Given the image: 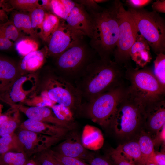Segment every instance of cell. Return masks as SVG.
Here are the masks:
<instances>
[{"label":"cell","instance_id":"cell-1","mask_svg":"<svg viewBox=\"0 0 165 165\" xmlns=\"http://www.w3.org/2000/svg\"><path fill=\"white\" fill-rule=\"evenodd\" d=\"M125 68L111 60L97 58L90 64L74 85L86 102L124 84Z\"/></svg>","mask_w":165,"mask_h":165},{"label":"cell","instance_id":"cell-2","mask_svg":"<svg viewBox=\"0 0 165 165\" xmlns=\"http://www.w3.org/2000/svg\"><path fill=\"white\" fill-rule=\"evenodd\" d=\"M145 105L128 90L119 102L110 127L119 138L127 141L136 139L144 129Z\"/></svg>","mask_w":165,"mask_h":165},{"label":"cell","instance_id":"cell-3","mask_svg":"<svg viewBox=\"0 0 165 165\" xmlns=\"http://www.w3.org/2000/svg\"><path fill=\"white\" fill-rule=\"evenodd\" d=\"M89 13L92 24L89 45L100 59L111 60L117 45L119 33L117 13L114 2L109 8Z\"/></svg>","mask_w":165,"mask_h":165},{"label":"cell","instance_id":"cell-4","mask_svg":"<svg viewBox=\"0 0 165 165\" xmlns=\"http://www.w3.org/2000/svg\"><path fill=\"white\" fill-rule=\"evenodd\" d=\"M39 100L52 104L55 103L67 108L72 113L80 109L82 99L75 86L57 74L53 69L46 70L38 85Z\"/></svg>","mask_w":165,"mask_h":165},{"label":"cell","instance_id":"cell-5","mask_svg":"<svg viewBox=\"0 0 165 165\" xmlns=\"http://www.w3.org/2000/svg\"><path fill=\"white\" fill-rule=\"evenodd\" d=\"M97 53L83 40L56 58L54 70L73 85L87 66L97 59Z\"/></svg>","mask_w":165,"mask_h":165},{"label":"cell","instance_id":"cell-6","mask_svg":"<svg viewBox=\"0 0 165 165\" xmlns=\"http://www.w3.org/2000/svg\"><path fill=\"white\" fill-rule=\"evenodd\" d=\"M125 79L130 82L129 92L146 105L164 99L165 89L155 77L152 68L125 67Z\"/></svg>","mask_w":165,"mask_h":165},{"label":"cell","instance_id":"cell-7","mask_svg":"<svg viewBox=\"0 0 165 165\" xmlns=\"http://www.w3.org/2000/svg\"><path fill=\"white\" fill-rule=\"evenodd\" d=\"M138 33L157 55L165 52V21L159 13L128 8Z\"/></svg>","mask_w":165,"mask_h":165},{"label":"cell","instance_id":"cell-8","mask_svg":"<svg viewBox=\"0 0 165 165\" xmlns=\"http://www.w3.org/2000/svg\"><path fill=\"white\" fill-rule=\"evenodd\" d=\"M127 88L123 84L83 104L86 116L102 127H110L117 106Z\"/></svg>","mask_w":165,"mask_h":165},{"label":"cell","instance_id":"cell-9","mask_svg":"<svg viewBox=\"0 0 165 165\" xmlns=\"http://www.w3.org/2000/svg\"><path fill=\"white\" fill-rule=\"evenodd\" d=\"M118 24L119 33L116 46L113 56L114 61L125 67L131 64L130 53L138 31L130 12L119 0L114 2Z\"/></svg>","mask_w":165,"mask_h":165},{"label":"cell","instance_id":"cell-10","mask_svg":"<svg viewBox=\"0 0 165 165\" xmlns=\"http://www.w3.org/2000/svg\"><path fill=\"white\" fill-rule=\"evenodd\" d=\"M39 83L37 75L33 73L22 74L0 95V100L11 106L24 104L35 94Z\"/></svg>","mask_w":165,"mask_h":165},{"label":"cell","instance_id":"cell-11","mask_svg":"<svg viewBox=\"0 0 165 165\" xmlns=\"http://www.w3.org/2000/svg\"><path fill=\"white\" fill-rule=\"evenodd\" d=\"M48 42L47 56L56 58L66 50L83 40L82 32L69 26L62 19Z\"/></svg>","mask_w":165,"mask_h":165},{"label":"cell","instance_id":"cell-12","mask_svg":"<svg viewBox=\"0 0 165 165\" xmlns=\"http://www.w3.org/2000/svg\"><path fill=\"white\" fill-rule=\"evenodd\" d=\"M17 135L23 153L27 156L47 150L62 139L24 130H21Z\"/></svg>","mask_w":165,"mask_h":165},{"label":"cell","instance_id":"cell-13","mask_svg":"<svg viewBox=\"0 0 165 165\" xmlns=\"http://www.w3.org/2000/svg\"><path fill=\"white\" fill-rule=\"evenodd\" d=\"M23 113L28 119L51 124L68 129L73 128L71 122L61 120L55 115L53 110L47 107H27L23 105H12Z\"/></svg>","mask_w":165,"mask_h":165},{"label":"cell","instance_id":"cell-14","mask_svg":"<svg viewBox=\"0 0 165 165\" xmlns=\"http://www.w3.org/2000/svg\"><path fill=\"white\" fill-rule=\"evenodd\" d=\"M146 118L144 130L153 138L165 124V100L145 106Z\"/></svg>","mask_w":165,"mask_h":165},{"label":"cell","instance_id":"cell-15","mask_svg":"<svg viewBox=\"0 0 165 165\" xmlns=\"http://www.w3.org/2000/svg\"><path fill=\"white\" fill-rule=\"evenodd\" d=\"M55 151L64 156L79 159L84 161L93 154L87 151L79 136L75 133L68 135L57 146Z\"/></svg>","mask_w":165,"mask_h":165},{"label":"cell","instance_id":"cell-16","mask_svg":"<svg viewBox=\"0 0 165 165\" xmlns=\"http://www.w3.org/2000/svg\"><path fill=\"white\" fill-rule=\"evenodd\" d=\"M64 20L69 26L82 32L90 38L92 30L91 18L82 5L76 2Z\"/></svg>","mask_w":165,"mask_h":165},{"label":"cell","instance_id":"cell-17","mask_svg":"<svg viewBox=\"0 0 165 165\" xmlns=\"http://www.w3.org/2000/svg\"><path fill=\"white\" fill-rule=\"evenodd\" d=\"M22 74L19 66L0 56V95L6 91Z\"/></svg>","mask_w":165,"mask_h":165},{"label":"cell","instance_id":"cell-18","mask_svg":"<svg viewBox=\"0 0 165 165\" xmlns=\"http://www.w3.org/2000/svg\"><path fill=\"white\" fill-rule=\"evenodd\" d=\"M19 127L21 130L61 138L65 137L70 130L62 127L28 119L20 124Z\"/></svg>","mask_w":165,"mask_h":165},{"label":"cell","instance_id":"cell-19","mask_svg":"<svg viewBox=\"0 0 165 165\" xmlns=\"http://www.w3.org/2000/svg\"><path fill=\"white\" fill-rule=\"evenodd\" d=\"M150 46L145 39L138 33L130 51V57L137 68H143L150 62L152 57Z\"/></svg>","mask_w":165,"mask_h":165},{"label":"cell","instance_id":"cell-20","mask_svg":"<svg viewBox=\"0 0 165 165\" xmlns=\"http://www.w3.org/2000/svg\"><path fill=\"white\" fill-rule=\"evenodd\" d=\"M47 50L46 46L24 56L19 65L22 74L32 73L40 68L47 57Z\"/></svg>","mask_w":165,"mask_h":165},{"label":"cell","instance_id":"cell-21","mask_svg":"<svg viewBox=\"0 0 165 165\" xmlns=\"http://www.w3.org/2000/svg\"><path fill=\"white\" fill-rule=\"evenodd\" d=\"M116 148L136 165H142V156L137 138L120 144Z\"/></svg>","mask_w":165,"mask_h":165},{"label":"cell","instance_id":"cell-22","mask_svg":"<svg viewBox=\"0 0 165 165\" xmlns=\"http://www.w3.org/2000/svg\"><path fill=\"white\" fill-rule=\"evenodd\" d=\"M60 20L52 13L46 12L42 26L37 33L38 36L48 43L52 34L57 28Z\"/></svg>","mask_w":165,"mask_h":165},{"label":"cell","instance_id":"cell-23","mask_svg":"<svg viewBox=\"0 0 165 165\" xmlns=\"http://www.w3.org/2000/svg\"><path fill=\"white\" fill-rule=\"evenodd\" d=\"M137 139L142 155V165H144L148 160L152 159L155 145L151 136L144 129L141 131Z\"/></svg>","mask_w":165,"mask_h":165},{"label":"cell","instance_id":"cell-24","mask_svg":"<svg viewBox=\"0 0 165 165\" xmlns=\"http://www.w3.org/2000/svg\"><path fill=\"white\" fill-rule=\"evenodd\" d=\"M13 17L12 21L20 31H22L33 38H37L38 37L31 27L29 14L19 12L15 13Z\"/></svg>","mask_w":165,"mask_h":165},{"label":"cell","instance_id":"cell-25","mask_svg":"<svg viewBox=\"0 0 165 165\" xmlns=\"http://www.w3.org/2000/svg\"><path fill=\"white\" fill-rule=\"evenodd\" d=\"M76 3L70 0H51L52 13L59 18L65 20Z\"/></svg>","mask_w":165,"mask_h":165},{"label":"cell","instance_id":"cell-26","mask_svg":"<svg viewBox=\"0 0 165 165\" xmlns=\"http://www.w3.org/2000/svg\"><path fill=\"white\" fill-rule=\"evenodd\" d=\"M13 150L23 152L17 134L13 133L0 138V156Z\"/></svg>","mask_w":165,"mask_h":165},{"label":"cell","instance_id":"cell-27","mask_svg":"<svg viewBox=\"0 0 165 165\" xmlns=\"http://www.w3.org/2000/svg\"><path fill=\"white\" fill-rule=\"evenodd\" d=\"M28 161L21 152H9L0 156V165H25Z\"/></svg>","mask_w":165,"mask_h":165},{"label":"cell","instance_id":"cell-28","mask_svg":"<svg viewBox=\"0 0 165 165\" xmlns=\"http://www.w3.org/2000/svg\"><path fill=\"white\" fill-rule=\"evenodd\" d=\"M154 75L162 87L165 89V54L161 53L157 55L154 62Z\"/></svg>","mask_w":165,"mask_h":165},{"label":"cell","instance_id":"cell-29","mask_svg":"<svg viewBox=\"0 0 165 165\" xmlns=\"http://www.w3.org/2000/svg\"><path fill=\"white\" fill-rule=\"evenodd\" d=\"M15 48L18 53L24 57L38 50V44L35 40L29 38H21L16 41Z\"/></svg>","mask_w":165,"mask_h":165},{"label":"cell","instance_id":"cell-30","mask_svg":"<svg viewBox=\"0 0 165 165\" xmlns=\"http://www.w3.org/2000/svg\"><path fill=\"white\" fill-rule=\"evenodd\" d=\"M0 35L14 41H17L21 38L20 31L13 21L9 20L0 25Z\"/></svg>","mask_w":165,"mask_h":165},{"label":"cell","instance_id":"cell-31","mask_svg":"<svg viewBox=\"0 0 165 165\" xmlns=\"http://www.w3.org/2000/svg\"><path fill=\"white\" fill-rule=\"evenodd\" d=\"M19 112L18 109L11 117L4 122L0 126V138L13 133L15 130L19 126Z\"/></svg>","mask_w":165,"mask_h":165},{"label":"cell","instance_id":"cell-32","mask_svg":"<svg viewBox=\"0 0 165 165\" xmlns=\"http://www.w3.org/2000/svg\"><path fill=\"white\" fill-rule=\"evenodd\" d=\"M7 2L13 8L29 13L39 6L38 0H10Z\"/></svg>","mask_w":165,"mask_h":165},{"label":"cell","instance_id":"cell-33","mask_svg":"<svg viewBox=\"0 0 165 165\" xmlns=\"http://www.w3.org/2000/svg\"><path fill=\"white\" fill-rule=\"evenodd\" d=\"M107 158L114 165H136L133 162L121 154L116 148L110 149Z\"/></svg>","mask_w":165,"mask_h":165},{"label":"cell","instance_id":"cell-34","mask_svg":"<svg viewBox=\"0 0 165 165\" xmlns=\"http://www.w3.org/2000/svg\"><path fill=\"white\" fill-rule=\"evenodd\" d=\"M46 13L44 10L39 8L35 9L29 13L31 26L36 33L41 28Z\"/></svg>","mask_w":165,"mask_h":165},{"label":"cell","instance_id":"cell-35","mask_svg":"<svg viewBox=\"0 0 165 165\" xmlns=\"http://www.w3.org/2000/svg\"><path fill=\"white\" fill-rule=\"evenodd\" d=\"M38 165H60L61 162L54 156L51 150L47 149L42 152L37 158Z\"/></svg>","mask_w":165,"mask_h":165},{"label":"cell","instance_id":"cell-36","mask_svg":"<svg viewBox=\"0 0 165 165\" xmlns=\"http://www.w3.org/2000/svg\"><path fill=\"white\" fill-rule=\"evenodd\" d=\"M51 108L55 115L59 119L68 122L72 120V113L67 108L59 104L54 105Z\"/></svg>","mask_w":165,"mask_h":165},{"label":"cell","instance_id":"cell-37","mask_svg":"<svg viewBox=\"0 0 165 165\" xmlns=\"http://www.w3.org/2000/svg\"><path fill=\"white\" fill-rule=\"evenodd\" d=\"M51 151L55 157L64 165H90L80 159L65 156L55 151Z\"/></svg>","mask_w":165,"mask_h":165},{"label":"cell","instance_id":"cell-38","mask_svg":"<svg viewBox=\"0 0 165 165\" xmlns=\"http://www.w3.org/2000/svg\"><path fill=\"white\" fill-rule=\"evenodd\" d=\"M75 2L82 5L89 13L98 12L103 8L94 0H76Z\"/></svg>","mask_w":165,"mask_h":165},{"label":"cell","instance_id":"cell-39","mask_svg":"<svg viewBox=\"0 0 165 165\" xmlns=\"http://www.w3.org/2000/svg\"><path fill=\"white\" fill-rule=\"evenodd\" d=\"M85 162L90 165H114L107 158L96 156L93 154Z\"/></svg>","mask_w":165,"mask_h":165},{"label":"cell","instance_id":"cell-40","mask_svg":"<svg viewBox=\"0 0 165 165\" xmlns=\"http://www.w3.org/2000/svg\"><path fill=\"white\" fill-rule=\"evenodd\" d=\"M152 1L151 0H127L126 2L129 8L140 9L148 5Z\"/></svg>","mask_w":165,"mask_h":165},{"label":"cell","instance_id":"cell-41","mask_svg":"<svg viewBox=\"0 0 165 165\" xmlns=\"http://www.w3.org/2000/svg\"><path fill=\"white\" fill-rule=\"evenodd\" d=\"M154 142L155 147L159 146L162 144H165V124L160 130L152 138Z\"/></svg>","mask_w":165,"mask_h":165},{"label":"cell","instance_id":"cell-42","mask_svg":"<svg viewBox=\"0 0 165 165\" xmlns=\"http://www.w3.org/2000/svg\"><path fill=\"white\" fill-rule=\"evenodd\" d=\"M157 165H165V153L164 149L160 152L155 151L152 160Z\"/></svg>","mask_w":165,"mask_h":165},{"label":"cell","instance_id":"cell-43","mask_svg":"<svg viewBox=\"0 0 165 165\" xmlns=\"http://www.w3.org/2000/svg\"><path fill=\"white\" fill-rule=\"evenodd\" d=\"M152 7L153 11L158 13H165V0H156L152 4Z\"/></svg>","mask_w":165,"mask_h":165},{"label":"cell","instance_id":"cell-44","mask_svg":"<svg viewBox=\"0 0 165 165\" xmlns=\"http://www.w3.org/2000/svg\"><path fill=\"white\" fill-rule=\"evenodd\" d=\"M7 3L4 0H0V17L4 23L8 20L7 12L9 10Z\"/></svg>","mask_w":165,"mask_h":165},{"label":"cell","instance_id":"cell-45","mask_svg":"<svg viewBox=\"0 0 165 165\" xmlns=\"http://www.w3.org/2000/svg\"><path fill=\"white\" fill-rule=\"evenodd\" d=\"M13 43L10 40L0 35V50H7L11 48Z\"/></svg>","mask_w":165,"mask_h":165},{"label":"cell","instance_id":"cell-46","mask_svg":"<svg viewBox=\"0 0 165 165\" xmlns=\"http://www.w3.org/2000/svg\"><path fill=\"white\" fill-rule=\"evenodd\" d=\"M17 110L16 108L11 107L6 114L1 115L0 116V126L4 122L11 117Z\"/></svg>","mask_w":165,"mask_h":165},{"label":"cell","instance_id":"cell-47","mask_svg":"<svg viewBox=\"0 0 165 165\" xmlns=\"http://www.w3.org/2000/svg\"><path fill=\"white\" fill-rule=\"evenodd\" d=\"M51 1L50 0H39V8L42 9L45 11L52 13Z\"/></svg>","mask_w":165,"mask_h":165},{"label":"cell","instance_id":"cell-48","mask_svg":"<svg viewBox=\"0 0 165 165\" xmlns=\"http://www.w3.org/2000/svg\"><path fill=\"white\" fill-rule=\"evenodd\" d=\"M25 165H38L36 162L33 160H31L28 161Z\"/></svg>","mask_w":165,"mask_h":165},{"label":"cell","instance_id":"cell-49","mask_svg":"<svg viewBox=\"0 0 165 165\" xmlns=\"http://www.w3.org/2000/svg\"><path fill=\"white\" fill-rule=\"evenodd\" d=\"M144 165H157L153 161L151 160H148Z\"/></svg>","mask_w":165,"mask_h":165},{"label":"cell","instance_id":"cell-50","mask_svg":"<svg viewBox=\"0 0 165 165\" xmlns=\"http://www.w3.org/2000/svg\"><path fill=\"white\" fill-rule=\"evenodd\" d=\"M94 1L97 4L100 3H104L106 2H107L108 0H94Z\"/></svg>","mask_w":165,"mask_h":165},{"label":"cell","instance_id":"cell-51","mask_svg":"<svg viewBox=\"0 0 165 165\" xmlns=\"http://www.w3.org/2000/svg\"><path fill=\"white\" fill-rule=\"evenodd\" d=\"M2 106L1 104H0V116L1 115V112L2 110Z\"/></svg>","mask_w":165,"mask_h":165},{"label":"cell","instance_id":"cell-52","mask_svg":"<svg viewBox=\"0 0 165 165\" xmlns=\"http://www.w3.org/2000/svg\"><path fill=\"white\" fill-rule=\"evenodd\" d=\"M2 23H3L2 21H1L0 20V25L2 24Z\"/></svg>","mask_w":165,"mask_h":165}]
</instances>
